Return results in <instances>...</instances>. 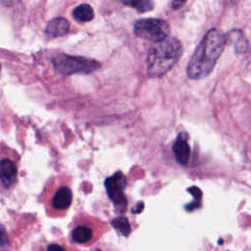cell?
<instances>
[{
    "label": "cell",
    "mask_w": 251,
    "mask_h": 251,
    "mask_svg": "<svg viewBox=\"0 0 251 251\" xmlns=\"http://www.w3.org/2000/svg\"><path fill=\"white\" fill-rule=\"evenodd\" d=\"M226 44V35L218 28L209 29L195 48L186 68L192 79L206 77L214 69Z\"/></svg>",
    "instance_id": "cell-1"
},
{
    "label": "cell",
    "mask_w": 251,
    "mask_h": 251,
    "mask_svg": "<svg viewBox=\"0 0 251 251\" xmlns=\"http://www.w3.org/2000/svg\"><path fill=\"white\" fill-rule=\"evenodd\" d=\"M182 52V45L176 37H167L154 43L147 55V75L150 77L166 75L180 59Z\"/></svg>",
    "instance_id": "cell-2"
},
{
    "label": "cell",
    "mask_w": 251,
    "mask_h": 251,
    "mask_svg": "<svg viewBox=\"0 0 251 251\" xmlns=\"http://www.w3.org/2000/svg\"><path fill=\"white\" fill-rule=\"evenodd\" d=\"M55 70L62 75H73V74H90L98 69L101 65L98 61L79 57L71 56L67 54H57L51 59Z\"/></svg>",
    "instance_id": "cell-3"
},
{
    "label": "cell",
    "mask_w": 251,
    "mask_h": 251,
    "mask_svg": "<svg viewBox=\"0 0 251 251\" xmlns=\"http://www.w3.org/2000/svg\"><path fill=\"white\" fill-rule=\"evenodd\" d=\"M133 30L137 37L160 42L170 34V25L167 21L154 18L139 19L133 25Z\"/></svg>",
    "instance_id": "cell-4"
},
{
    "label": "cell",
    "mask_w": 251,
    "mask_h": 251,
    "mask_svg": "<svg viewBox=\"0 0 251 251\" xmlns=\"http://www.w3.org/2000/svg\"><path fill=\"white\" fill-rule=\"evenodd\" d=\"M104 184L107 194L116 208L120 212L125 211L127 203L125 195V189L126 186V178L125 175L120 171L116 172L105 179Z\"/></svg>",
    "instance_id": "cell-5"
},
{
    "label": "cell",
    "mask_w": 251,
    "mask_h": 251,
    "mask_svg": "<svg viewBox=\"0 0 251 251\" xmlns=\"http://www.w3.org/2000/svg\"><path fill=\"white\" fill-rule=\"evenodd\" d=\"M101 234L100 229H96L95 226L89 223H80L75 225L71 231L72 241L80 245L92 244Z\"/></svg>",
    "instance_id": "cell-6"
},
{
    "label": "cell",
    "mask_w": 251,
    "mask_h": 251,
    "mask_svg": "<svg viewBox=\"0 0 251 251\" xmlns=\"http://www.w3.org/2000/svg\"><path fill=\"white\" fill-rule=\"evenodd\" d=\"M187 139H188L187 133L180 132L177 135V137L173 145V152L175 154V157H176L177 163L182 166L187 165L188 159H189L190 149H189Z\"/></svg>",
    "instance_id": "cell-7"
},
{
    "label": "cell",
    "mask_w": 251,
    "mask_h": 251,
    "mask_svg": "<svg viewBox=\"0 0 251 251\" xmlns=\"http://www.w3.org/2000/svg\"><path fill=\"white\" fill-rule=\"evenodd\" d=\"M73 192L68 186L59 187L52 197V207L57 211H66L72 204Z\"/></svg>",
    "instance_id": "cell-8"
},
{
    "label": "cell",
    "mask_w": 251,
    "mask_h": 251,
    "mask_svg": "<svg viewBox=\"0 0 251 251\" xmlns=\"http://www.w3.org/2000/svg\"><path fill=\"white\" fill-rule=\"evenodd\" d=\"M0 179L6 188L12 186L17 179V168L9 159L0 161Z\"/></svg>",
    "instance_id": "cell-9"
},
{
    "label": "cell",
    "mask_w": 251,
    "mask_h": 251,
    "mask_svg": "<svg viewBox=\"0 0 251 251\" xmlns=\"http://www.w3.org/2000/svg\"><path fill=\"white\" fill-rule=\"evenodd\" d=\"M70 29V24L67 19L63 17H58L53 20H51L46 27H45V33L48 37H59L65 35Z\"/></svg>",
    "instance_id": "cell-10"
},
{
    "label": "cell",
    "mask_w": 251,
    "mask_h": 251,
    "mask_svg": "<svg viewBox=\"0 0 251 251\" xmlns=\"http://www.w3.org/2000/svg\"><path fill=\"white\" fill-rule=\"evenodd\" d=\"M226 41L234 47V51L244 54L248 48V41L241 29H232L226 35Z\"/></svg>",
    "instance_id": "cell-11"
},
{
    "label": "cell",
    "mask_w": 251,
    "mask_h": 251,
    "mask_svg": "<svg viewBox=\"0 0 251 251\" xmlns=\"http://www.w3.org/2000/svg\"><path fill=\"white\" fill-rule=\"evenodd\" d=\"M73 17L79 23H86L90 22L94 18V12L89 4L83 3L73 10Z\"/></svg>",
    "instance_id": "cell-12"
},
{
    "label": "cell",
    "mask_w": 251,
    "mask_h": 251,
    "mask_svg": "<svg viewBox=\"0 0 251 251\" xmlns=\"http://www.w3.org/2000/svg\"><path fill=\"white\" fill-rule=\"evenodd\" d=\"M123 4L130 6L137 10L139 13H145L151 11L154 7V4L150 0H123Z\"/></svg>",
    "instance_id": "cell-13"
},
{
    "label": "cell",
    "mask_w": 251,
    "mask_h": 251,
    "mask_svg": "<svg viewBox=\"0 0 251 251\" xmlns=\"http://www.w3.org/2000/svg\"><path fill=\"white\" fill-rule=\"evenodd\" d=\"M112 225L114 226V227L119 230L120 232H122L124 235L127 234L129 229H130V226H129V224H128V221L126 219V218H117L115 219L113 222H112Z\"/></svg>",
    "instance_id": "cell-14"
},
{
    "label": "cell",
    "mask_w": 251,
    "mask_h": 251,
    "mask_svg": "<svg viewBox=\"0 0 251 251\" xmlns=\"http://www.w3.org/2000/svg\"><path fill=\"white\" fill-rule=\"evenodd\" d=\"M46 251H72V249L68 245H63L60 243H51L47 246Z\"/></svg>",
    "instance_id": "cell-15"
},
{
    "label": "cell",
    "mask_w": 251,
    "mask_h": 251,
    "mask_svg": "<svg viewBox=\"0 0 251 251\" xmlns=\"http://www.w3.org/2000/svg\"><path fill=\"white\" fill-rule=\"evenodd\" d=\"M8 243V235L6 229L0 225V246H5Z\"/></svg>",
    "instance_id": "cell-16"
},
{
    "label": "cell",
    "mask_w": 251,
    "mask_h": 251,
    "mask_svg": "<svg viewBox=\"0 0 251 251\" xmlns=\"http://www.w3.org/2000/svg\"><path fill=\"white\" fill-rule=\"evenodd\" d=\"M184 4V2H180V1H174L173 3H172V7L174 8V9H178V8H180L181 7V5H183Z\"/></svg>",
    "instance_id": "cell-17"
},
{
    "label": "cell",
    "mask_w": 251,
    "mask_h": 251,
    "mask_svg": "<svg viewBox=\"0 0 251 251\" xmlns=\"http://www.w3.org/2000/svg\"><path fill=\"white\" fill-rule=\"evenodd\" d=\"M0 71H1V67H0Z\"/></svg>",
    "instance_id": "cell-18"
}]
</instances>
